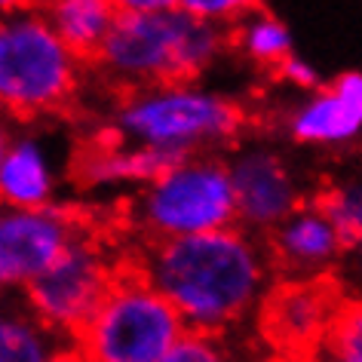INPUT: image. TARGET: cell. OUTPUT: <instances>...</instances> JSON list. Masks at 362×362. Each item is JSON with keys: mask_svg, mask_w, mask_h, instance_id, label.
Masks as SVG:
<instances>
[{"mask_svg": "<svg viewBox=\"0 0 362 362\" xmlns=\"http://www.w3.org/2000/svg\"><path fill=\"white\" fill-rule=\"evenodd\" d=\"M71 209H6L0 206V292H25L77 237Z\"/></svg>", "mask_w": 362, "mask_h": 362, "instance_id": "9c48e42d", "label": "cell"}, {"mask_svg": "<svg viewBox=\"0 0 362 362\" xmlns=\"http://www.w3.org/2000/svg\"><path fill=\"white\" fill-rule=\"evenodd\" d=\"M160 362H237V356L218 334L185 332Z\"/></svg>", "mask_w": 362, "mask_h": 362, "instance_id": "ffe728a7", "label": "cell"}, {"mask_svg": "<svg viewBox=\"0 0 362 362\" xmlns=\"http://www.w3.org/2000/svg\"><path fill=\"white\" fill-rule=\"evenodd\" d=\"M228 47V31L185 10L117 13L95 65L126 89L178 83L206 74Z\"/></svg>", "mask_w": 362, "mask_h": 362, "instance_id": "7a4b0ae2", "label": "cell"}, {"mask_svg": "<svg viewBox=\"0 0 362 362\" xmlns=\"http://www.w3.org/2000/svg\"><path fill=\"white\" fill-rule=\"evenodd\" d=\"M178 10H185L187 16H194L200 22L228 28V25H237L252 10H258V0H178Z\"/></svg>", "mask_w": 362, "mask_h": 362, "instance_id": "44dd1931", "label": "cell"}, {"mask_svg": "<svg viewBox=\"0 0 362 362\" xmlns=\"http://www.w3.org/2000/svg\"><path fill=\"white\" fill-rule=\"evenodd\" d=\"M347 243L316 203H301L270 230V264L286 270L288 279L322 276L344 255Z\"/></svg>", "mask_w": 362, "mask_h": 362, "instance_id": "7c38bea8", "label": "cell"}, {"mask_svg": "<svg viewBox=\"0 0 362 362\" xmlns=\"http://www.w3.org/2000/svg\"><path fill=\"white\" fill-rule=\"evenodd\" d=\"M313 362H362V320L356 307H347Z\"/></svg>", "mask_w": 362, "mask_h": 362, "instance_id": "d6986e66", "label": "cell"}, {"mask_svg": "<svg viewBox=\"0 0 362 362\" xmlns=\"http://www.w3.org/2000/svg\"><path fill=\"white\" fill-rule=\"evenodd\" d=\"M37 0H0V19L4 16H16V13H25V10H34Z\"/></svg>", "mask_w": 362, "mask_h": 362, "instance_id": "cb8c5ba5", "label": "cell"}, {"mask_svg": "<svg viewBox=\"0 0 362 362\" xmlns=\"http://www.w3.org/2000/svg\"><path fill=\"white\" fill-rule=\"evenodd\" d=\"M13 139V126L6 123V117L0 114V160H4V153H6V144H10Z\"/></svg>", "mask_w": 362, "mask_h": 362, "instance_id": "d4e9b609", "label": "cell"}, {"mask_svg": "<svg viewBox=\"0 0 362 362\" xmlns=\"http://www.w3.org/2000/svg\"><path fill=\"white\" fill-rule=\"evenodd\" d=\"M80 59L62 43L37 10L0 19V114H52L74 95Z\"/></svg>", "mask_w": 362, "mask_h": 362, "instance_id": "8992f818", "label": "cell"}, {"mask_svg": "<svg viewBox=\"0 0 362 362\" xmlns=\"http://www.w3.org/2000/svg\"><path fill=\"white\" fill-rule=\"evenodd\" d=\"M362 129V74L347 71L320 86L288 117V135L307 148H344Z\"/></svg>", "mask_w": 362, "mask_h": 362, "instance_id": "8fae6325", "label": "cell"}, {"mask_svg": "<svg viewBox=\"0 0 362 362\" xmlns=\"http://www.w3.org/2000/svg\"><path fill=\"white\" fill-rule=\"evenodd\" d=\"M40 19L80 62L95 59L117 19L111 0H37Z\"/></svg>", "mask_w": 362, "mask_h": 362, "instance_id": "5bb4252c", "label": "cell"}, {"mask_svg": "<svg viewBox=\"0 0 362 362\" xmlns=\"http://www.w3.org/2000/svg\"><path fill=\"white\" fill-rule=\"evenodd\" d=\"M169 160L160 153L135 148V144L111 141V144H93L80 153L77 160V178L86 187H120V185H148L160 169H166Z\"/></svg>", "mask_w": 362, "mask_h": 362, "instance_id": "9a60e30c", "label": "cell"}, {"mask_svg": "<svg viewBox=\"0 0 362 362\" xmlns=\"http://www.w3.org/2000/svg\"><path fill=\"white\" fill-rule=\"evenodd\" d=\"M185 322L139 270H117L95 313L74 334L86 362H160L185 334Z\"/></svg>", "mask_w": 362, "mask_h": 362, "instance_id": "277c9868", "label": "cell"}, {"mask_svg": "<svg viewBox=\"0 0 362 362\" xmlns=\"http://www.w3.org/2000/svg\"><path fill=\"white\" fill-rule=\"evenodd\" d=\"M114 274L117 267L102 243L77 233L68 249L25 288V307L59 338H74L102 304Z\"/></svg>", "mask_w": 362, "mask_h": 362, "instance_id": "52a82bcc", "label": "cell"}, {"mask_svg": "<svg viewBox=\"0 0 362 362\" xmlns=\"http://www.w3.org/2000/svg\"><path fill=\"white\" fill-rule=\"evenodd\" d=\"M117 13H157V10H172L178 0H111Z\"/></svg>", "mask_w": 362, "mask_h": 362, "instance_id": "603a6c76", "label": "cell"}, {"mask_svg": "<svg viewBox=\"0 0 362 362\" xmlns=\"http://www.w3.org/2000/svg\"><path fill=\"white\" fill-rule=\"evenodd\" d=\"M65 338L49 332L28 307L0 310V362H49L65 350Z\"/></svg>", "mask_w": 362, "mask_h": 362, "instance_id": "2e32d148", "label": "cell"}, {"mask_svg": "<svg viewBox=\"0 0 362 362\" xmlns=\"http://www.w3.org/2000/svg\"><path fill=\"white\" fill-rule=\"evenodd\" d=\"M233 43H237L246 59H252L255 65H264V68H279L295 52L292 31L286 28V22L270 13H261V10H252L249 16H243L237 22Z\"/></svg>", "mask_w": 362, "mask_h": 362, "instance_id": "e0dca14e", "label": "cell"}, {"mask_svg": "<svg viewBox=\"0 0 362 362\" xmlns=\"http://www.w3.org/2000/svg\"><path fill=\"white\" fill-rule=\"evenodd\" d=\"M347 310L338 286L325 276L283 279L270 286L258 304L261 332L288 362H313L320 347L334 329L338 316Z\"/></svg>", "mask_w": 362, "mask_h": 362, "instance_id": "ba28073f", "label": "cell"}, {"mask_svg": "<svg viewBox=\"0 0 362 362\" xmlns=\"http://www.w3.org/2000/svg\"><path fill=\"white\" fill-rule=\"evenodd\" d=\"M316 206H320L325 218L334 224V230L341 233L347 246H353V243L359 240V233H362V191H359L356 181L325 191Z\"/></svg>", "mask_w": 362, "mask_h": 362, "instance_id": "ac0fdd59", "label": "cell"}, {"mask_svg": "<svg viewBox=\"0 0 362 362\" xmlns=\"http://www.w3.org/2000/svg\"><path fill=\"white\" fill-rule=\"evenodd\" d=\"M114 129L123 144L175 163L233 141L243 129V111L197 80H178L126 89L114 111Z\"/></svg>", "mask_w": 362, "mask_h": 362, "instance_id": "3957f363", "label": "cell"}, {"mask_svg": "<svg viewBox=\"0 0 362 362\" xmlns=\"http://www.w3.org/2000/svg\"><path fill=\"white\" fill-rule=\"evenodd\" d=\"M49 362H86L83 356H80V353L74 350V347H65V350H59L56 356H52Z\"/></svg>", "mask_w": 362, "mask_h": 362, "instance_id": "484cf974", "label": "cell"}, {"mask_svg": "<svg viewBox=\"0 0 362 362\" xmlns=\"http://www.w3.org/2000/svg\"><path fill=\"white\" fill-rule=\"evenodd\" d=\"M237 224L243 230H274L301 206V185L283 153L267 144H243L228 160Z\"/></svg>", "mask_w": 362, "mask_h": 362, "instance_id": "30bf717a", "label": "cell"}, {"mask_svg": "<svg viewBox=\"0 0 362 362\" xmlns=\"http://www.w3.org/2000/svg\"><path fill=\"white\" fill-rule=\"evenodd\" d=\"M132 218L153 243L233 228L237 209L228 163L215 153L169 163L148 185H141Z\"/></svg>", "mask_w": 362, "mask_h": 362, "instance_id": "5b68a950", "label": "cell"}, {"mask_svg": "<svg viewBox=\"0 0 362 362\" xmlns=\"http://www.w3.org/2000/svg\"><path fill=\"white\" fill-rule=\"evenodd\" d=\"M187 332L221 334L249 320L270 288L267 249L243 228L151 243L135 267Z\"/></svg>", "mask_w": 362, "mask_h": 362, "instance_id": "6da1fadb", "label": "cell"}, {"mask_svg": "<svg viewBox=\"0 0 362 362\" xmlns=\"http://www.w3.org/2000/svg\"><path fill=\"white\" fill-rule=\"evenodd\" d=\"M59 172L47 144L37 135H16L0 160V206L6 209H47L56 206Z\"/></svg>", "mask_w": 362, "mask_h": 362, "instance_id": "4fadbf2b", "label": "cell"}, {"mask_svg": "<svg viewBox=\"0 0 362 362\" xmlns=\"http://www.w3.org/2000/svg\"><path fill=\"white\" fill-rule=\"evenodd\" d=\"M276 71H279V77H283L286 83H292L298 89H307V93L320 89V71H316V65H310V62L301 59V56H295V52Z\"/></svg>", "mask_w": 362, "mask_h": 362, "instance_id": "7402d4cb", "label": "cell"}]
</instances>
